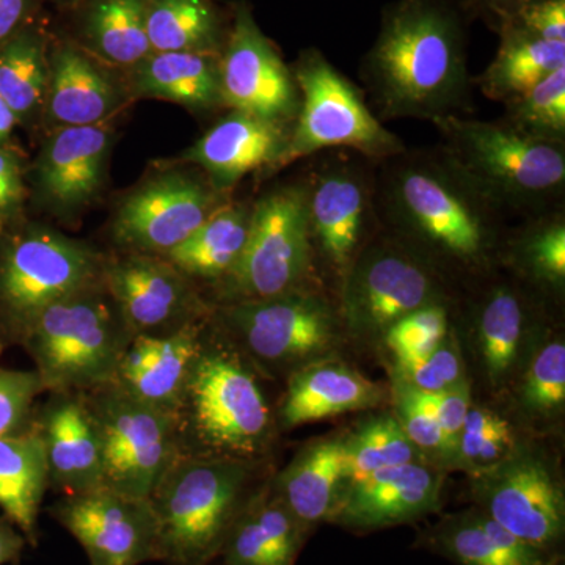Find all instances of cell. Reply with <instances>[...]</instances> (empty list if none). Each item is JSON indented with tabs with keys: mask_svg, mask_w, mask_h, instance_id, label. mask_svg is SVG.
<instances>
[{
	"mask_svg": "<svg viewBox=\"0 0 565 565\" xmlns=\"http://www.w3.org/2000/svg\"><path fill=\"white\" fill-rule=\"evenodd\" d=\"M291 71L300 109L278 169L327 150L355 151L374 162L407 150L375 117L363 93L321 51H302Z\"/></svg>",
	"mask_w": 565,
	"mask_h": 565,
	"instance_id": "7",
	"label": "cell"
},
{
	"mask_svg": "<svg viewBox=\"0 0 565 565\" xmlns=\"http://www.w3.org/2000/svg\"><path fill=\"white\" fill-rule=\"evenodd\" d=\"M50 515L87 553L90 565H140L159 561V530L150 498L102 489L63 494Z\"/></svg>",
	"mask_w": 565,
	"mask_h": 565,
	"instance_id": "16",
	"label": "cell"
},
{
	"mask_svg": "<svg viewBox=\"0 0 565 565\" xmlns=\"http://www.w3.org/2000/svg\"><path fill=\"white\" fill-rule=\"evenodd\" d=\"M18 120L14 111L10 109L9 104L0 98V143L9 140L11 132H13L14 126L18 125Z\"/></svg>",
	"mask_w": 565,
	"mask_h": 565,
	"instance_id": "52",
	"label": "cell"
},
{
	"mask_svg": "<svg viewBox=\"0 0 565 565\" xmlns=\"http://www.w3.org/2000/svg\"><path fill=\"white\" fill-rule=\"evenodd\" d=\"M408 386V385H407ZM408 388L435 416L444 434L445 456L455 460L457 440L462 430L465 416L471 407L470 385L467 381L437 393H424Z\"/></svg>",
	"mask_w": 565,
	"mask_h": 565,
	"instance_id": "45",
	"label": "cell"
},
{
	"mask_svg": "<svg viewBox=\"0 0 565 565\" xmlns=\"http://www.w3.org/2000/svg\"><path fill=\"white\" fill-rule=\"evenodd\" d=\"M33 0H0V46L28 28Z\"/></svg>",
	"mask_w": 565,
	"mask_h": 565,
	"instance_id": "49",
	"label": "cell"
},
{
	"mask_svg": "<svg viewBox=\"0 0 565 565\" xmlns=\"http://www.w3.org/2000/svg\"><path fill=\"white\" fill-rule=\"evenodd\" d=\"M132 90L192 110L217 109L223 107L221 55L151 52L132 68Z\"/></svg>",
	"mask_w": 565,
	"mask_h": 565,
	"instance_id": "28",
	"label": "cell"
},
{
	"mask_svg": "<svg viewBox=\"0 0 565 565\" xmlns=\"http://www.w3.org/2000/svg\"><path fill=\"white\" fill-rule=\"evenodd\" d=\"M215 315L245 351L273 366L302 362L326 351L337 329L330 305L307 288L225 303Z\"/></svg>",
	"mask_w": 565,
	"mask_h": 565,
	"instance_id": "15",
	"label": "cell"
},
{
	"mask_svg": "<svg viewBox=\"0 0 565 565\" xmlns=\"http://www.w3.org/2000/svg\"><path fill=\"white\" fill-rule=\"evenodd\" d=\"M203 321L169 334H137L109 384L132 399L177 416L202 348Z\"/></svg>",
	"mask_w": 565,
	"mask_h": 565,
	"instance_id": "21",
	"label": "cell"
},
{
	"mask_svg": "<svg viewBox=\"0 0 565 565\" xmlns=\"http://www.w3.org/2000/svg\"><path fill=\"white\" fill-rule=\"evenodd\" d=\"M526 327V305L514 286H492L479 303L476 330L484 356L487 373L500 384L514 366Z\"/></svg>",
	"mask_w": 565,
	"mask_h": 565,
	"instance_id": "36",
	"label": "cell"
},
{
	"mask_svg": "<svg viewBox=\"0 0 565 565\" xmlns=\"http://www.w3.org/2000/svg\"><path fill=\"white\" fill-rule=\"evenodd\" d=\"M134 334L102 280L44 308L18 340L46 392H90L109 384Z\"/></svg>",
	"mask_w": 565,
	"mask_h": 565,
	"instance_id": "6",
	"label": "cell"
},
{
	"mask_svg": "<svg viewBox=\"0 0 565 565\" xmlns=\"http://www.w3.org/2000/svg\"><path fill=\"white\" fill-rule=\"evenodd\" d=\"M523 401L531 411L548 414L565 403V345L545 344L535 355L523 385Z\"/></svg>",
	"mask_w": 565,
	"mask_h": 565,
	"instance_id": "42",
	"label": "cell"
},
{
	"mask_svg": "<svg viewBox=\"0 0 565 565\" xmlns=\"http://www.w3.org/2000/svg\"><path fill=\"white\" fill-rule=\"evenodd\" d=\"M50 490L46 452L35 427L0 437V509L35 546L44 494Z\"/></svg>",
	"mask_w": 565,
	"mask_h": 565,
	"instance_id": "29",
	"label": "cell"
},
{
	"mask_svg": "<svg viewBox=\"0 0 565 565\" xmlns=\"http://www.w3.org/2000/svg\"><path fill=\"white\" fill-rule=\"evenodd\" d=\"M221 93L223 107L286 128H292L299 114L300 93L291 66L262 31L247 2L234 7L221 54Z\"/></svg>",
	"mask_w": 565,
	"mask_h": 565,
	"instance_id": "14",
	"label": "cell"
},
{
	"mask_svg": "<svg viewBox=\"0 0 565 565\" xmlns=\"http://www.w3.org/2000/svg\"><path fill=\"white\" fill-rule=\"evenodd\" d=\"M501 43L489 68L475 81L492 102L508 103L565 68V41H546L504 22Z\"/></svg>",
	"mask_w": 565,
	"mask_h": 565,
	"instance_id": "31",
	"label": "cell"
},
{
	"mask_svg": "<svg viewBox=\"0 0 565 565\" xmlns=\"http://www.w3.org/2000/svg\"><path fill=\"white\" fill-rule=\"evenodd\" d=\"M148 0H90L82 18L88 50L111 65L134 68L151 54Z\"/></svg>",
	"mask_w": 565,
	"mask_h": 565,
	"instance_id": "34",
	"label": "cell"
},
{
	"mask_svg": "<svg viewBox=\"0 0 565 565\" xmlns=\"http://www.w3.org/2000/svg\"><path fill=\"white\" fill-rule=\"evenodd\" d=\"M426 542L459 565H553L552 555L520 541L479 509L444 520Z\"/></svg>",
	"mask_w": 565,
	"mask_h": 565,
	"instance_id": "30",
	"label": "cell"
},
{
	"mask_svg": "<svg viewBox=\"0 0 565 565\" xmlns=\"http://www.w3.org/2000/svg\"><path fill=\"white\" fill-rule=\"evenodd\" d=\"M441 478L418 462L397 465L345 486L329 522L353 531L382 530L434 512Z\"/></svg>",
	"mask_w": 565,
	"mask_h": 565,
	"instance_id": "20",
	"label": "cell"
},
{
	"mask_svg": "<svg viewBox=\"0 0 565 565\" xmlns=\"http://www.w3.org/2000/svg\"><path fill=\"white\" fill-rule=\"evenodd\" d=\"M104 259L52 230L13 237L0 253V310L17 338L50 305L102 280Z\"/></svg>",
	"mask_w": 565,
	"mask_h": 565,
	"instance_id": "11",
	"label": "cell"
},
{
	"mask_svg": "<svg viewBox=\"0 0 565 565\" xmlns=\"http://www.w3.org/2000/svg\"><path fill=\"white\" fill-rule=\"evenodd\" d=\"M252 207L250 203L230 200L162 258L192 281H222L243 255L250 232Z\"/></svg>",
	"mask_w": 565,
	"mask_h": 565,
	"instance_id": "32",
	"label": "cell"
},
{
	"mask_svg": "<svg viewBox=\"0 0 565 565\" xmlns=\"http://www.w3.org/2000/svg\"><path fill=\"white\" fill-rule=\"evenodd\" d=\"M374 202L382 232L433 267L481 266L505 239L494 207L437 147L375 162Z\"/></svg>",
	"mask_w": 565,
	"mask_h": 565,
	"instance_id": "2",
	"label": "cell"
},
{
	"mask_svg": "<svg viewBox=\"0 0 565 565\" xmlns=\"http://www.w3.org/2000/svg\"><path fill=\"white\" fill-rule=\"evenodd\" d=\"M62 2H65V3H77V2H81V0H62Z\"/></svg>",
	"mask_w": 565,
	"mask_h": 565,
	"instance_id": "53",
	"label": "cell"
},
{
	"mask_svg": "<svg viewBox=\"0 0 565 565\" xmlns=\"http://www.w3.org/2000/svg\"><path fill=\"white\" fill-rule=\"evenodd\" d=\"M313 263L303 182L278 185L253 203L247 244L222 280L226 303L307 288Z\"/></svg>",
	"mask_w": 565,
	"mask_h": 565,
	"instance_id": "9",
	"label": "cell"
},
{
	"mask_svg": "<svg viewBox=\"0 0 565 565\" xmlns=\"http://www.w3.org/2000/svg\"><path fill=\"white\" fill-rule=\"evenodd\" d=\"M243 460L181 452L150 501L159 530V561L210 565L247 504Z\"/></svg>",
	"mask_w": 565,
	"mask_h": 565,
	"instance_id": "5",
	"label": "cell"
},
{
	"mask_svg": "<svg viewBox=\"0 0 565 565\" xmlns=\"http://www.w3.org/2000/svg\"><path fill=\"white\" fill-rule=\"evenodd\" d=\"M181 452L247 460L263 455L273 416L255 374L232 349L206 343L177 414Z\"/></svg>",
	"mask_w": 565,
	"mask_h": 565,
	"instance_id": "4",
	"label": "cell"
},
{
	"mask_svg": "<svg viewBox=\"0 0 565 565\" xmlns=\"http://www.w3.org/2000/svg\"><path fill=\"white\" fill-rule=\"evenodd\" d=\"M102 285L134 337L178 332L206 316L191 278L162 256L129 253L104 259Z\"/></svg>",
	"mask_w": 565,
	"mask_h": 565,
	"instance_id": "18",
	"label": "cell"
},
{
	"mask_svg": "<svg viewBox=\"0 0 565 565\" xmlns=\"http://www.w3.org/2000/svg\"><path fill=\"white\" fill-rule=\"evenodd\" d=\"M85 394L102 438L103 487L150 498L181 455L177 416L139 403L110 384Z\"/></svg>",
	"mask_w": 565,
	"mask_h": 565,
	"instance_id": "10",
	"label": "cell"
},
{
	"mask_svg": "<svg viewBox=\"0 0 565 565\" xmlns=\"http://www.w3.org/2000/svg\"><path fill=\"white\" fill-rule=\"evenodd\" d=\"M307 531L273 490L248 498L221 550L223 565H294Z\"/></svg>",
	"mask_w": 565,
	"mask_h": 565,
	"instance_id": "25",
	"label": "cell"
},
{
	"mask_svg": "<svg viewBox=\"0 0 565 565\" xmlns=\"http://www.w3.org/2000/svg\"><path fill=\"white\" fill-rule=\"evenodd\" d=\"M403 384L424 393L444 392L463 381L462 360L455 338H446L429 355L415 362L397 364Z\"/></svg>",
	"mask_w": 565,
	"mask_h": 565,
	"instance_id": "44",
	"label": "cell"
},
{
	"mask_svg": "<svg viewBox=\"0 0 565 565\" xmlns=\"http://www.w3.org/2000/svg\"><path fill=\"white\" fill-rule=\"evenodd\" d=\"M377 386L340 363L311 364L289 381L280 416L286 427L374 407Z\"/></svg>",
	"mask_w": 565,
	"mask_h": 565,
	"instance_id": "27",
	"label": "cell"
},
{
	"mask_svg": "<svg viewBox=\"0 0 565 565\" xmlns=\"http://www.w3.org/2000/svg\"><path fill=\"white\" fill-rule=\"evenodd\" d=\"M360 77L382 122L468 117L475 110L468 10L459 0H394L382 11Z\"/></svg>",
	"mask_w": 565,
	"mask_h": 565,
	"instance_id": "1",
	"label": "cell"
},
{
	"mask_svg": "<svg viewBox=\"0 0 565 565\" xmlns=\"http://www.w3.org/2000/svg\"><path fill=\"white\" fill-rule=\"evenodd\" d=\"M348 486L344 440H330L305 449L280 476L273 493L294 519L308 527L330 520Z\"/></svg>",
	"mask_w": 565,
	"mask_h": 565,
	"instance_id": "26",
	"label": "cell"
},
{
	"mask_svg": "<svg viewBox=\"0 0 565 565\" xmlns=\"http://www.w3.org/2000/svg\"><path fill=\"white\" fill-rule=\"evenodd\" d=\"M211 565V564H210Z\"/></svg>",
	"mask_w": 565,
	"mask_h": 565,
	"instance_id": "54",
	"label": "cell"
},
{
	"mask_svg": "<svg viewBox=\"0 0 565 565\" xmlns=\"http://www.w3.org/2000/svg\"><path fill=\"white\" fill-rule=\"evenodd\" d=\"M50 54L43 33L32 25L0 46V98L18 120H31L46 102Z\"/></svg>",
	"mask_w": 565,
	"mask_h": 565,
	"instance_id": "35",
	"label": "cell"
},
{
	"mask_svg": "<svg viewBox=\"0 0 565 565\" xmlns=\"http://www.w3.org/2000/svg\"><path fill=\"white\" fill-rule=\"evenodd\" d=\"M291 128L232 110L182 154L199 166L218 191L230 193L243 178L275 167L288 147Z\"/></svg>",
	"mask_w": 565,
	"mask_h": 565,
	"instance_id": "22",
	"label": "cell"
},
{
	"mask_svg": "<svg viewBox=\"0 0 565 565\" xmlns=\"http://www.w3.org/2000/svg\"><path fill=\"white\" fill-rule=\"evenodd\" d=\"M230 202L207 178L159 174L134 191L115 215L114 241L129 253L166 256Z\"/></svg>",
	"mask_w": 565,
	"mask_h": 565,
	"instance_id": "13",
	"label": "cell"
},
{
	"mask_svg": "<svg viewBox=\"0 0 565 565\" xmlns=\"http://www.w3.org/2000/svg\"><path fill=\"white\" fill-rule=\"evenodd\" d=\"M103 125L58 128L41 151L36 182L44 199L61 210H79L102 191L110 150Z\"/></svg>",
	"mask_w": 565,
	"mask_h": 565,
	"instance_id": "23",
	"label": "cell"
},
{
	"mask_svg": "<svg viewBox=\"0 0 565 565\" xmlns=\"http://www.w3.org/2000/svg\"><path fill=\"white\" fill-rule=\"evenodd\" d=\"M505 252L511 253L516 269L545 286L561 289L565 281L564 210L526 218L514 237H505Z\"/></svg>",
	"mask_w": 565,
	"mask_h": 565,
	"instance_id": "37",
	"label": "cell"
},
{
	"mask_svg": "<svg viewBox=\"0 0 565 565\" xmlns=\"http://www.w3.org/2000/svg\"><path fill=\"white\" fill-rule=\"evenodd\" d=\"M397 423L416 448L445 456L444 434L437 419L405 384L399 386L397 396Z\"/></svg>",
	"mask_w": 565,
	"mask_h": 565,
	"instance_id": "46",
	"label": "cell"
},
{
	"mask_svg": "<svg viewBox=\"0 0 565 565\" xmlns=\"http://www.w3.org/2000/svg\"><path fill=\"white\" fill-rule=\"evenodd\" d=\"M32 426L46 452L50 489L61 497L102 489V438L87 394L51 393L33 414Z\"/></svg>",
	"mask_w": 565,
	"mask_h": 565,
	"instance_id": "19",
	"label": "cell"
},
{
	"mask_svg": "<svg viewBox=\"0 0 565 565\" xmlns=\"http://www.w3.org/2000/svg\"><path fill=\"white\" fill-rule=\"evenodd\" d=\"M302 178L313 258L321 255L341 281L356 256L381 232L374 202L375 162L351 150L311 156Z\"/></svg>",
	"mask_w": 565,
	"mask_h": 565,
	"instance_id": "8",
	"label": "cell"
},
{
	"mask_svg": "<svg viewBox=\"0 0 565 565\" xmlns=\"http://www.w3.org/2000/svg\"><path fill=\"white\" fill-rule=\"evenodd\" d=\"M24 200L21 161L14 152L0 148V215L10 214Z\"/></svg>",
	"mask_w": 565,
	"mask_h": 565,
	"instance_id": "48",
	"label": "cell"
},
{
	"mask_svg": "<svg viewBox=\"0 0 565 565\" xmlns=\"http://www.w3.org/2000/svg\"><path fill=\"white\" fill-rule=\"evenodd\" d=\"M476 476L479 511L520 541L552 555L563 541L565 503L563 489L544 460L514 451Z\"/></svg>",
	"mask_w": 565,
	"mask_h": 565,
	"instance_id": "17",
	"label": "cell"
},
{
	"mask_svg": "<svg viewBox=\"0 0 565 565\" xmlns=\"http://www.w3.org/2000/svg\"><path fill=\"white\" fill-rule=\"evenodd\" d=\"M433 125L438 150L504 215L564 210L565 143L534 139L503 118L448 117Z\"/></svg>",
	"mask_w": 565,
	"mask_h": 565,
	"instance_id": "3",
	"label": "cell"
},
{
	"mask_svg": "<svg viewBox=\"0 0 565 565\" xmlns=\"http://www.w3.org/2000/svg\"><path fill=\"white\" fill-rule=\"evenodd\" d=\"M479 10L484 11L494 21V29L504 21L514 18L520 10L525 9L535 0H473Z\"/></svg>",
	"mask_w": 565,
	"mask_h": 565,
	"instance_id": "51",
	"label": "cell"
},
{
	"mask_svg": "<svg viewBox=\"0 0 565 565\" xmlns=\"http://www.w3.org/2000/svg\"><path fill=\"white\" fill-rule=\"evenodd\" d=\"M416 449L397 419H371L344 440L348 484L384 468L415 462Z\"/></svg>",
	"mask_w": 565,
	"mask_h": 565,
	"instance_id": "38",
	"label": "cell"
},
{
	"mask_svg": "<svg viewBox=\"0 0 565 565\" xmlns=\"http://www.w3.org/2000/svg\"><path fill=\"white\" fill-rule=\"evenodd\" d=\"M440 302L438 274L382 230L341 281V313L353 332L384 334L405 316Z\"/></svg>",
	"mask_w": 565,
	"mask_h": 565,
	"instance_id": "12",
	"label": "cell"
},
{
	"mask_svg": "<svg viewBox=\"0 0 565 565\" xmlns=\"http://www.w3.org/2000/svg\"><path fill=\"white\" fill-rule=\"evenodd\" d=\"M46 392L39 373L0 367V437L32 426L36 397Z\"/></svg>",
	"mask_w": 565,
	"mask_h": 565,
	"instance_id": "43",
	"label": "cell"
},
{
	"mask_svg": "<svg viewBox=\"0 0 565 565\" xmlns=\"http://www.w3.org/2000/svg\"><path fill=\"white\" fill-rule=\"evenodd\" d=\"M147 32L152 52L217 55L228 35L212 0H148Z\"/></svg>",
	"mask_w": 565,
	"mask_h": 565,
	"instance_id": "33",
	"label": "cell"
},
{
	"mask_svg": "<svg viewBox=\"0 0 565 565\" xmlns=\"http://www.w3.org/2000/svg\"><path fill=\"white\" fill-rule=\"evenodd\" d=\"M28 539L7 516L0 519V565L20 563Z\"/></svg>",
	"mask_w": 565,
	"mask_h": 565,
	"instance_id": "50",
	"label": "cell"
},
{
	"mask_svg": "<svg viewBox=\"0 0 565 565\" xmlns=\"http://www.w3.org/2000/svg\"><path fill=\"white\" fill-rule=\"evenodd\" d=\"M120 102L117 84L90 55L68 43L51 52L44 109L58 128L103 125Z\"/></svg>",
	"mask_w": 565,
	"mask_h": 565,
	"instance_id": "24",
	"label": "cell"
},
{
	"mask_svg": "<svg viewBox=\"0 0 565 565\" xmlns=\"http://www.w3.org/2000/svg\"><path fill=\"white\" fill-rule=\"evenodd\" d=\"M504 121L534 139L565 143V68L504 104Z\"/></svg>",
	"mask_w": 565,
	"mask_h": 565,
	"instance_id": "39",
	"label": "cell"
},
{
	"mask_svg": "<svg viewBox=\"0 0 565 565\" xmlns=\"http://www.w3.org/2000/svg\"><path fill=\"white\" fill-rule=\"evenodd\" d=\"M514 451L511 424L489 408L470 407L457 440L456 462L479 475Z\"/></svg>",
	"mask_w": 565,
	"mask_h": 565,
	"instance_id": "40",
	"label": "cell"
},
{
	"mask_svg": "<svg viewBox=\"0 0 565 565\" xmlns=\"http://www.w3.org/2000/svg\"><path fill=\"white\" fill-rule=\"evenodd\" d=\"M449 334V315L445 302L427 305L422 310L394 322L384 333L385 343L397 364L415 362L434 352Z\"/></svg>",
	"mask_w": 565,
	"mask_h": 565,
	"instance_id": "41",
	"label": "cell"
},
{
	"mask_svg": "<svg viewBox=\"0 0 565 565\" xmlns=\"http://www.w3.org/2000/svg\"><path fill=\"white\" fill-rule=\"evenodd\" d=\"M504 22L542 40L565 41V0H535Z\"/></svg>",
	"mask_w": 565,
	"mask_h": 565,
	"instance_id": "47",
	"label": "cell"
}]
</instances>
